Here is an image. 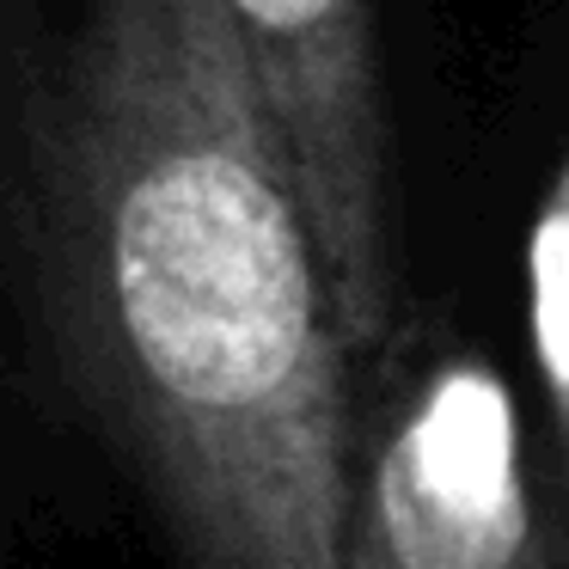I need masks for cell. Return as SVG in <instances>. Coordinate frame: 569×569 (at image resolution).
I'll use <instances>...</instances> for the list:
<instances>
[{"label": "cell", "instance_id": "obj_3", "mask_svg": "<svg viewBox=\"0 0 569 569\" xmlns=\"http://www.w3.org/2000/svg\"><path fill=\"white\" fill-rule=\"evenodd\" d=\"M349 569H557L508 380L435 356L361 466Z\"/></svg>", "mask_w": 569, "mask_h": 569}, {"label": "cell", "instance_id": "obj_2", "mask_svg": "<svg viewBox=\"0 0 569 569\" xmlns=\"http://www.w3.org/2000/svg\"><path fill=\"white\" fill-rule=\"evenodd\" d=\"M276 117L307 197L349 356L373 361L398 331V209L373 0H214Z\"/></svg>", "mask_w": 569, "mask_h": 569}, {"label": "cell", "instance_id": "obj_4", "mask_svg": "<svg viewBox=\"0 0 569 569\" xmlns=\"http://www.w3.org/2000/svg\"><path fill=\"white\" fill-rule=\"evenodd\" d=\"M527 331L569 466V153L557 160L545 202L527 227Z\"/></svg>", "mask_w": 569, "mask_h": 569}, {"label": "cell", "instance_id": "obj_1", "mask_svg": "<svg viewBox=\"0 0 569 569\" xmlns=\"http://www.w3.org/2000/svg\"><path fill=\"white\" fill-rule=\"evenodd\" d=\"M13 239L56 368L190 569H349V337L214 0H80L19 74Z\"/></svg>", "mask_w": 569, "mask_h": 569}]
</instances>
